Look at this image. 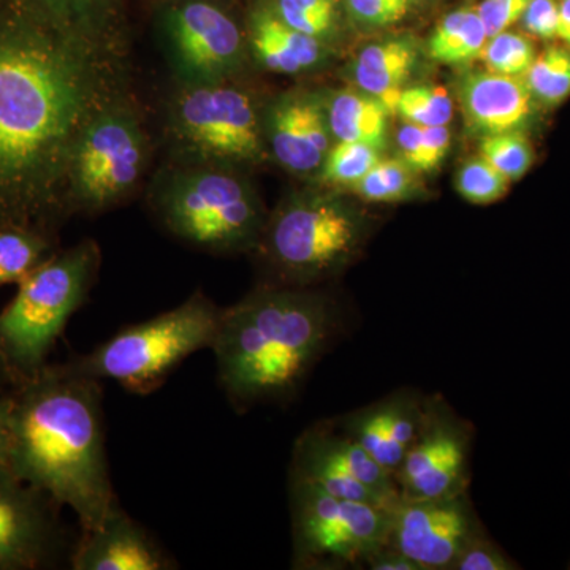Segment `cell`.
Returning a JSON list of instances; mask_svg holds the SVG:
<instances>
[{
  "label": "cell",
  "mask_w": 570,
  "mask_h": 570,
  "mask_svg": "<svg viewBox=\"0 0 570 570\" xmlns=\"http://www.w3.org/2000/svg\"><path fill=\"white\" fill-rule=\"evenodd\" d=\"M480 156L510 183L520 181L534 164L535 154L524 132L490 135L480 141Z\"/></svg>",
  "instance_id": "obj_30"
},
{
  "label": "cell",
  "mask_w": 570,
  "mask_h": 570,
  "mask_svg": "<svg viewBox=\"0 0 570 570\" xmlns=\"http://www.w3.org/2000/svg\"><path fill=\"white\" fill-rule=\"evenodd\" d=\"M325 112L336 141L363 142L379 151L387 142L390 108L373 94L340 91L325 105Z\"/></svg>",
  "instance_id": "obj_22"
},
{
  "label": "cell",
  "mask_w": 570,
  "mask_h": 570,
  "mask_svg": "<svg viewBox=\"0 0 570 570\" xmlns=\"http://www.w3.org/2000/svg\"><path fill=\"white\" fill-rule=\"evenodd\" d=\"M560 7L561 0H530L520 20L523 32L531 39H557Z\"/></svg>",
  "instance_id": "obj_36"
},
{
  "label": "cell",
  "mask_w": 570,
  "mask_h": 570,
  "mask_svg": "<svg viewBox=\"0 0 570 570\" xmlns=\"http://www.w3.org/2000/svg\"><path fill=\"white\" fill-rule=\"evenodd\" d=\"M48 17V24L61 31L75 32V26L88 20L105 0H36Z\"/></svg>",
  "instance_id": "obj_35"
},
{
  "label": "cell",
  "mask_w": 570,
  "mask_h": 570,
  "mask_svg": "<svg viewBox=\"0 0 570 570\" xmlns=\"http://www.w3.org/2000/svg\"><path fill=\"white\" fill-rule=\"evenodd\" d=\"M412 2H415V0H412Z\"/></svg>",
  "instance_id": "obj_44"
},
{
  "label": "cell",
  "mask_w": 570,
  "mask_h": 570,
  "mask_svg": "<svg viewBox=\"0 0 570 570\" xmlns=\"http://www.w3.org/2000/svg\"><path fill=\"white\" fill-rule=\"evenodd\" d=\"M425 401L426 396L417 390L401 389L333 423L396 479L419 436Z\"/></svg>",
  "instance_id": "obj_16"
},
{
  "label": "cell",
  "mask_w": 570,
  "mask_h": 570,
  "mask_svg": "<svg viewBox=\"0 0 570 570\" xmlns=\"http://www.w3.org/2000/svg\"><path fill=\"white\" fill-rule=\"evenodd\" d=\"M17 385V377H14L9 362H7L6 355H3L2 347H0V395L10 393Z\"/></svg>",
  "instance_id": "obj_43"
},
{
  "label": "cell",
  "mask_w": 570,
  "mask_h": 570,
  "mask_svg": "<svg viewBox=\"0 0 570 570\" xmlns=\"http://www.w3.org/2000/svg\"><path fill=\"white\" fill-rule=\"evenodd\" d=\"M412 0H346L347 13L362 28L379 29L406 18Z\"/></svg>",
  "instance_id": "obj_33"
},
{
  "label": "cell",
  "mask_w": 570,
  "mask_h": 570,
  "mask_svg": "<svg viewBox=\"0 0 570 570\" xmlns=\"http://www.w3.org/2000/svg\"><path fill=\"white\" fill-rule=\"evenodd\" d=\"M168 58L183 85H214L235 77L246 61L242 29L230 14L193 0L165 14Z\"/></svg>",
  "instance_id": "obj_13"
},
{
  "label": "cell",
  "mask_w": 570,
  "mask_h": 570,
  "mask_svg": "<svg viewBox=\"0 0 570 570\" xmlns=\"http://www.w3.org/2000/svg\"><path fill=\"white\" fill-rule=\"evenodd\" d=\"M291 475L309 480L347 501L389 510L401 502L395 475L333 422L316 423L296 439Z\"/></svg>",
  "instance_id": "obj_11"
},
{
  "label": "cell",
  "mask_w": 570,
  "mask_h": 570,
  "mask_svg": "<svg viewBox=\"0 0 570 570\" xmlns=\"http://www.w3.org/2000/svg\"><path fill=\"white\" fill-rule=\"evenodd\" d=\"M472 426L442 396H426L419 436L396 472L403 501L466 493L471 483Z\"/></svg>",
  "instance_id": "obj_12"
},
{
  "label": "cell",
  "mask_w": 570,
  "mask_h": 570,
  "mask_svg": "<svg viewBox=\"0 0 570 570\" xmlns=\"http://www.w3.org/2000/svg\"><path fill=\"white\" fill-rule=\"evenodd\" d=\"M482 531L469 491L441 499H401L389 543L422 570H453L468 543Z\"/></svg>",
  "instance_id": "obj_15"
},
{
  "label": "cell",
  "mask_w": 570,
  "mask_h": 570,
  "mask_svg": "<svg viewBox=\"0 0 570 570\" xmlns=\"http://www.w3.org/2000/svg\"><path fill=\"white\" fill-rule=\"evenodd\" d=\"M100 266V247L85 239L56 250L18 284V292L0 313V347L18 384L39 373L70 317L91 294Z\"/></svg>",
  "instance_id": "obj_4"
},
{
  "label": "cell",
  "mask_w": 570,
  "mask_h": 570,
  "mask_svg": "<svg viewBox=\"0 0 570 570\" xmlns=\"http://www.w3.org/2000/svg\"><path fill=\"white\" fill-rule=\"evenodd\" d=\"M381 151L363 142L337 141L322 164V179L330 186L351 189L381 160Z\"/></svg>",
  "instance_id": "obj_29"
},
{
  "label": "cell",
  "mask_w": 570,
  "mask_h": 570,
  "mask_svg": "<svg viewBox=\"0 0 570 570\" xmlns=\"http://www.w3.org/2000/svg\"><path fill=\"white\" fill-rule=\"evenodd\" d=\"M366 568L371 570H422L411 558L401 553L400 550H396L395 547L390 546V543L382 547L381 550L376 551V553L371 557Z\"/></svg>",
  "instance_id": "obj_40"
},
{
  "label": "cell",
  "mask_w": 570,
  "mask_h": 570,
  "mask_svg": "<svg viewBox=\"0 0 570 570\" xmlns=\"http://www.w3.org/2000/svg\"><path fill=\"white\" fill-rule=\"evenodd\" d=\"M395 510L333 497L291 475L292 568H366L387 546Z\"/></svg>",
  "instance_id": "obj_8"
},
{
  "label": "cell",
  "mask_w": 570,
  "mask_h": 570,
  "mask_svg": "<svg viewBox=\"0 0 570 570\" xmlns=\"http://www.w3.org/2000/svg\"><path fill=\"white\" fill-rule=\"evenodd\" d=\"M11 392L0 395V464H7L10 442Z\"/></svg>",
  "instance_id": "obj_41"
},
{
  "label": "cell",
  "mask_w": 570,
  "mask_h": 570,
  "mask_svg": "<svg viewBox=\"0 0 570 570\" xmlns=\"http://www.w3.org/2000/svg\"><path fill=\"white\" fill-rule=\"evenodd\" d=\"M460 105L472 134L524 132L534 118L535 100L523 78L471 71L461 80Z\"/></svg>",
  "instance_id": "obj_19"
},
{
  "label": "cell",
  "mask_w": 570,
  "mask_h": 570,
  "mask_svg": "<svg viewBox=\"0 0 570 570\" xmlns=\"http://www.w3.org/2000/svg\"><path fill=\"white\" fill-rule=\"evenodd\" d=\"M146 167V138L132 111L102 107L71 149L66 181L71 204L104 212L129 197Z\"/></svg>",
  "instance_id": "obj_10"
},
{
  "label": "cell",
  "mask_w": 570,
  "mask_h": 570,
  "mask_svg": "<svg viewBox=\"0 0 570 570\" xmlns=\"http://www.w3.org/2000/svg\"><path fill=\"white\" fill-rule=\"evenodd\" d=\"M450 145L449 126L423 127V174L436 170L448 157Z\"/></svg>",
  "instance_id": "obj_38"
},
{
  "label": "cell",
  "mask_w": 570,
  "mask_h": 570,
  "mask_svg": "<svg viewBox=\"0 0 570 570\" xmlns=\"http://www.w3.org/2000/svg\"><path fill=\"white\" fill-rule=\"evenodd\" d=\"M223 307L202 291L159 316L124 326L89 354L71 358L97 381H115L137 395H149L195 352L212 348Z\"/></svg>",
  "instance_id": "obj_5"
},
{
  "label": "cell",
  "mask_w": 570,
  "mask_h": 570,
  "mask_svg": "<svg viewBox=\"0 0 570 570\" xmlns=\"http://www.w3.org/2000/svg\"><path fill=\"white\" fill-rule=\"evenodd\" d=\"M61 505L0 464V570L51 569L67 546Z\"/></svg>",
  "instance_id": "obj_14"
},
{
  "label": "cell",
  "mask_w": 570,
  "mask_h": 570,
  "mask_svg": "<svg viewBox=\"0 0 570 570\" xmlns=\"http://www.w3.org/2000/svg\"><path fill=\"white\" fill-rule=\"evenodd\" d=\"M73 570H168L175 561L148 531L116 505L92 530L81 531L69 557Z\"/></svg>",
  "instance_id": "obj_18"
},
{
  "label": "cell",
  "mask_w": 570,
  "mask_h": 570,
  "mask_svg": "<svg viewBox=\"0 0 570 570\" xmlns=\"http://www.w3.org/2000/svg\"><path fill=\"white\" fill-rule=\"evenodd\" d=\"M176 142L195 164L234 167L264 159V121L249 94L228 81L183 85L170 107Z\"/></svg>",
  "instance_id": "obj_9"
},
{
  "label": "cell",
  "mask_w": 570,
  "mask_h": 570,
  "mask_svg": "<svg viewBox=\"0 0 570 570\" xmlns=\"http://www.w3.org/2000/svg\"><path fill=\"white\" fill-rule=\"evenodd\" d=\"M557 39L570 50V0H561Z\"/></svg>",
  "instance_id": "obj_42"
},
{
  "label": "cell",
  "mask_w": 570,
  "mask_h": 570,
  "mask_svg": "<svg viewBox=\"0 0 570 570\" xmlns=\"http://www.w3.org/2000/svg\"><path fill=\"white\" fill-rule=\"evenodd\" d=\"M277 17L295 31L322 40L335 28L333 0H277Z\"/></svg>",
  "instance_id": "obj_32"
},
{
  "label": "cell",
  "mask_w": 570,
  "mask_h": 570,
  "mask_svg": "<svg viewBox=\"0 0 570 570\" xmlns=\"http://www.w3.org/2000/svg\"><path fill=\"white\" fill-rule=\"evenodd\" d=\"M343 321L309 287L264 285L223 309L212 347L217 381L236 411L291 400L328 351Z\"/></svg>",
  "instance_id": "obj_3"
},
{
  "label": "cell",
  "mask_w": 570,
  "mask_h": 570,
  "mask_svg": "<svg viewBox=\"0 0 570 570\" xmlns=\"http://www.w3.org/2000/svg\"><path fill=\"white\" fill-rule=\"evenodd\" d=\"M479 58L485 63V70L523 78L538 58V50L528 33L509 29L490 37Z\"/></svg>",
  "instance_id": "obj_28"
},
{
  "label": "cell",
  "mask_w": 570,
  "mask_h": 570,
  "mask_svg": "<svg viewBox=\"0 0 570 570\" xmlns=\"http://www.w3.org/2000/svg\"><path fill=\"white\" fill-rule=\"evenodd\" d=\"M264 132L273 156L292 174L321 170L332 148L325 105L305 94L277 99L266 112Z\"/></svg>",
  "instance_id": "obj_17"
},
{
  "label": "cell",
  "mask_w": 570,
  "mask_h": 570,
  "mask_svg": "<svg viewBox=\"0 0 570 570\" xmlns=\"http://www.w3.org/2000/svg\"><path fill=\"white\" fill-rule=\"evenodd\" d=\"M530 0H482L475 9L487 36L493 37L499 32L509 31L523 17Z\"/></svg>",
  "instance_id": "obj_37"
},
{
  "label": "cell",
  "mask_w": 570,
  "mask_h": 570,
  "mask_svg": "<svg viewBox=\"0 0 570 570\" xmlns=\"http://www.w3.org/2000/svg\"><path fill=\"white\" fill-rule=\"evenodd\" d=\"M414 175L404 160L381 159L352 190L370 204H396L414 194Z\"/></svg>",
  "instance_id": "obj_27"
},
{
  "label": "cell",
  "mask_w": 570,
  "mask_h": 570,
  "mask_svg": "<svg viewBox=\"0 0 570 570\" xmlns=\"http://www.w3.org/2000/svg\"><path fill=\"white\" fill-rule=\"evenodd\" d=\"M519 562L487 535L485 530L468 543L453 570H517Z\"/></svg>",
  "instance_id": "obj_34"
},
{
  "label": "cell",
  "mask_w": 570,
  "mask_h": 570,
  "mask_svg": "<svg viewBox=\"0 0 570 570\" xmlns=\"http://www.w3.org/2000/svg\"><path fill=\"white\" fill-rule=\"evenodd\" d=\"M456 190L472 205L497 204L509 193L510 181L482 156L468 160L456 175Z\"/></svg>",
  "instance_id": "obj_31"
},
{
  "label": "cell",
  "mask_w": 570,
  "mask_h": 570,
  "mask_svg": "<svg viewBox=\"0 0 570 570\" xmlns=\"http://www.w3.org/2000/svg\"><path fill=\"white\" fill-rule=\"evenodd\" d=\"M153 205L171 235L212 254L255 249L265 227L264 209L249 184L217 165L171 171L157 184Z\"/></svg>",
  "instance_id": "obj_6"
},
{
  "label": "cell",
  "mask_w": 570,
  "mask_h": 570,
  "mask_svg": "<svg viewBox=\"0 0 570 570\" xmlns=\"http://www.w3.org/2000/svg\"><path fill=\"white\" fill-rule=\"evenodd\" d=\"M249 45L257 61L276 73H302L325 58L322 40L295 31L273 9L255 11L250 18Z\"/></svg>",
  "instance_id": "obj_20"
},
{
  "label": "cell",
  "mask_w": 570,
  "mask_h": 570,
  "mask_svg": "<svg viewBox=\"0 0 570 570\" xmlns=\"http://www.w3.org/2000/svg\"><path fill=\"white\" fill-rule=\"evenodd\" d=\"M404 122L420 127L449 126L453 100L441 86L420 85L401 89L389 102Z\"/></svg>",
  "instance_id": "obj_26"
},
{
  "label": "cell",
  "mask_w": 570,
  "mask_h": 570,
  "mask_svg": "<svg viewBox=\"0 0 570 570\" xmlns=\"http://www.w3.org/2000/svg\"><path fill=\"white\" fill-rule=\"evenodd\" d=\"M366 225L354 208L330 195H292L265 224L257 247L287 285L309 287L355 257Z\"/></svg>",
  "instance_id": "obj_7"
},
{
  "label": "cell",
  "mask_w": 570,
  "mask_h": 570,
  "mask_svg": "<svg viewBox=\"0 0 570 570\" xmlns=\"http://www.w3.org/2000/svg\"><path fill=\"white\" fill-rule=\"evenodd\" d=\"M415 62L417 47L411 37H392L367 45L355 62L356 85L387 105L411 77Z\"/></svg>",
  "instance_id": "obj_21"
},
{
  "label": "cell",
  "mask_w": 570,
  "mask_h": 570,
  "mask_svg": "<svg viewBox=\"0 0 570 570\" xmlns=\"http://www.w3.org/2000/svg\"><path fill=\"white\" fill-rule=\"evenodd\" d=\"M569 568H570V564H569Z\"/></svg>",
  "instance_id": "obj_45"
},
{
  "label": "cell",
  "mask_w": 570,
  "mask_h": 570,
  "mask_svg": "<svg viewBox=\"0 0 570 570\" xmlns=\"http://www.w3.org/2000/svg\"><path fill=\"white\" fill-rule=\"evenodd\" d=\"M102 382L48 363L11 390L7 466L77 515L81 531L119 505L105 448Z\"/></svg>",
  "instance_id": "obj_2"
},
{
  "label": "cell",
  "mask_w": 570,
  "mask_h": 570,
  "mask_svg": "<svg viewBox=\"0 0 570 570\" xmlns=\"http://www.w3.org/2000/svg\"><path fill=\"white\" fill-rule=\"evenodd\" d=\"M94 67L77 33L0 24V220L36 224L55 205L75 141L102 108Z\"/></svg>",
  "instance_id": "obj_1"
},
{
  "label": "cell",
  "mask_w": 570,
  "mask_h": 570,
  "mask_svg": "<svg viewBox=\"0 0 570 570\" xmlns=\"http://www.w3.org/2000/svg\"><path fill=\"white\" fill-rule=\"evenodd\" d=\"M401 160H404L415 171L423 174V127L404 122L397 132Z\"/></svg>",
  "instance_id": "obj_39"
},
{
  "label": "cell",
  "mask_w": 570,
  "mask_h": 570,
  "mask_svg": "<svg viewBox=\"0 0 570 570\" xmlns=\"http://www.w3.org/2000/svg\"><path fill=\"white\" fill-rule=\"evenodd\" d=\"M535 104L560 107L570 97V50L550 45L532 62L523 77Z\"/></svg>",
  "instance_id": "obj_25"
},
{
  "label": "cell",
  "mask_w": 570,
  "mask_h": 570,
  "mask_svg": "<svg viewBox=\"0 0 570 570\" xmlns=\"http://www.w3.org/2000/svg\"><path fill=\"white\" fill-rule=\"evenodd\" d=\"M56 253L40 225L0 220V287L20 284Z\"/></svg>",
  "instance_id": "obj_23"
},
{
  "label": "cell",
  "mask_w": 570,
  "mask_h": 570,
  "mask_svg": "<svg viewBox=\"0 0 570 570\" xmlns=\"http://www.w3.org/2000/svg\"><path fill=\"white\" fill-rule=\"evenodd\" d=\"M489 36L475 7L450 11L428 40V55L445 66H461L479 58Z\"/></svg>",
  "instance_id": "obj_24"
}]
</instances>
